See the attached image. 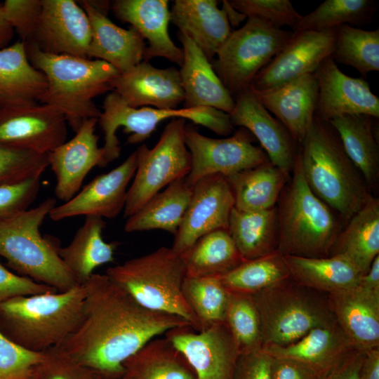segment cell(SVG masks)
I'll return each mask as SVG.
<instances>
[{"mask_svg": "<svg viewBox=\"0 0 379 379\" xmlns=\"http://www.w3.org/2000/svg\"><path fill=\"white\" fill-rule=\"evenodd\" d=\"M83 285L81 320L59 347L102 379H121L124 361L147 342L191 326L178 316L143 307L106 274L93 273Z\"/></svg>", "mask_w": 379, "mask_h": 379, "instance_id": "cell-1", "label": "cell"}, {"mask_svg": "<svg viewBox=\"0 0 379 379\" xmlns=\"http://www.w3.org/2000/svg\"><path fill=\"white\" fill-rule=\"evenodd\" d=\"M31 65L45 76L47 87L39 102L58 109L76 133L86 119L99 118L93 99L112 91L119 74L109 63L88 58L49 54L25 42Z\"/></svg>", "mask_w": 379, "mask_h": 379, "instance_id": "cell-2", "label": "cell"}, {"mask_svg": "<svg viewBox=\"0 0 379 379\" xmlns=\"http://www.w3.org/2000/svg\"><path fill=\"white\" fill-rule=\"evenodd\" d=\"M296 159L303 176L321 201L349 220L371 196L332 126L314 117L299 144Z\"/></svg>", "mask_w": 379, "mask_h": 379, "instance_id": "cell-3", "label": "cell"}, {"mask_svg": "<svg viewBox=\"0 0 379 379\" xmlns=\"http://www.w3.org/2000/svg\"><path fill=\"white\" fill-rule=\"evenodd\" d=\"M83 284L65 291L21 295L0 302V331L18 345L42 352L59 346L82 315Z\"/></svg>", "mask_w": 379, "mask_h": 379, "instance_id": "cell-4", "label": "cell"}, {"mask_svg": "<svg viewBox=\"0 0 379 379\" xmlns=\"http://www.w3.org/2000/svg\"><path fill=\"white\" fill-rule=\"evenodd\" d=\"M56 200L46 199L36 207L0 221V256L20 275L65 291L77 280L58 254V239L42 237L39 228L55 206Z\"/></svg>", "mask_w": 379, "mask_h": 379, "instance_id": "cell-5", "label": "cell"}, {"mask_svg": "<svg viewBox=\"0 0 379 379\" xmlns=\"http://www.w3.org/2000/svg\"><path fill=\"white\" fill-rule=\"evenodd\" d=\"M143 307L178 316L200 331L199 321L186 302L182 284L186 269L171 248L154 251L109 267L105 273Z\"/></svg>", "mask_w": 379, "mask_h": 379, "instance_id": "cell-6", "label": "cell"}, {"mask_svg": "<svg viewBox=\"0 0 379 379\" xmlns=\"http://www.w3.org/2000/svg\"><path fill=\"white\" fill-rule=\"evenodd\" d=\"M293 176L277 211L278 250L281 255L326 257L338 236L331 208L308 186L296 159Z\"/></svg>", "mask_w": 379, "mask_h": 379, "instance_id": "cell-7", "label": "cell"}, {"mask_svg": "<svg viewBox=\"0 0 379 379\" xmlns=\"http://www.w3.org/2000/svg\"><path fill=\"white\" fill-rule=\"evenodd\" d=\"M181 118L201 125L217 135L227 136L234 131L228 114L211 107H183L162 109L152 107L134 108L128 105L114 91L105 96L102 111L98 119L105 143L103 167L119 158L121 152L119 140L116 135L119 127L129 135L128 144L141 143L152 134L161 121Z\"/></svg>", "mask_w": 379, "mask_h": 379, "instance_id": "cell-8", "label": "cell"}, {"mask_svg": "<svg viewBox=\"0 0 379 379\" xmlns=\"http://www.w3.org/2000/svg\"><path fill=\"white\" fill-rule=\"evenodd\" d=\"M284 283L251 295L260 317L262 347L287 345L314 328L338 324L328 303Z\"/></svg>", "mask_w": 379, "mask_h": 379, "instance_id": "cell-9", "label": "cell"}, {"mask_svg": "<svg viewBox=\"0 0 379 379\" xmlns=\"http://www.w3.org/2000/svg\"><path fill=\"white\" fill-rule=\"evenodd\" d=\"M293 32L276 28L253 18L232 31L220 46L212 66L230 93L234 97L250 88L257 74L286 46Z\"/></svg>", "mask_w": 379, "mask_h": 379, "instance_id": "cell-10", "label": "cell"}, {"mask_svg": "<svg viewBox=\"0 0 379 379\" xmlns=\"http://www.w3.org/2000/svg\"><path fill=\"white\" fill-rule=\"evenodd\" d=\"M185 119H172L152 148L142 144L135 151L137 167L127 191L124 218L137 212L169 184L189 174L192 160L185 142Z\"/></svg>", "mask_w": 379, "mask_h": 379, "instance_id": "cell-11", "label": "cell"}, {"mask_svg": "<svg viewBox=\"0 0 379 379\" xmlns=\"http://www.w3.org/2000/svg\"><path fill=\"white\" fill-rule=\"evenodd\" d=\"M253 138L241 127L230 137L213 138L200 133L192 124H186L185 142L192 160L186 182L192 187L205 176L228 177L270 161L264 150L253 145Z\"/></svg>", "mask_w": 379, "mask_h": 379, "instance_id": "cell-12", "label": "cell"}, {"mask_svg": "<svg viewBox=\"0 0 379 379\" xmlns=\"http://www.w3.org/2000/svg\"><path fill=\"white\" fill-rule=\"evenodd\" d=\"M67 124L46 104L0 108V145L48 154L66 142Z\"/></svg>", "mask_w": 379, "mask_h": 379, "instance_id": "cell-13", "label": "cell"}, {"mask_svg": "<svg viewBox=\"0 0 379 379\" xmlns=\"http://www.w3.org/2000/svg\"><path fill=\"white\" fill-rule=\"evenodd\" d=\"M234 207L233 193L226 177L214 174L201 178L192 186L190 202L171 248L180 255L202 236L228 230Z\"/></svg>", "mask_w": 379, "mask_h": 379, "instance_id": "cell-14", "label": "cell"}, {"mask_svg": "<svg viewBox=\"0 0 379 379\" xmlns=\"http://www.w3.org/2000/svg\"><path fill=\"white\" fill-rule=\"evenodd\" d=\"M336 28L293 32L286 46L254 77L250 88L261 92L307 74H314L331 55Z\"/></svg>", "mask_w": 379, "mask_h": 379, "instance_id": "cell-15", "label": "cell"}, {"mask_svg": "<svg viewBox=\"0 0 379 379\" xmlns=\"http://www.w3.org/2000/svg\"><path fill=\"white\" fill-rule=\"evenodd\" d=\"M164 335L185 356L197 379H232L239 354L225 322L202 331L175 327Z\"/></svg>", "mask_w": 379, "mask_h": 379, "instance_id": "cell-16", "label": "cell"}, {"mask_svg": "<svg viewBox=\"0 0 379 379\" xmlns=\"http://www.w3.org/2000/svg\"><path fill=\"white\" fill-rule=\"evenodd\" d=\"M91 24L73 0H42L40 18L30 41L42 52L88 58ZM26 42V41H25Z\"/></svg>", "mask_w": 379, "mask_h": 379, "instance_id": "cell-17", "label": "cell"}, {"mask_svg": "<svg viewBox=\"0 0 379 379\" xmlns=\"http://www.w3.org/2000/svg\"><path fill=\"white\" fill-rule=\"evenodd\" d=\"M136 167L134 151L118 166L93 178L71 199L54 206L48 216L55 221L79 215L116 218L124 209Z\"/></svg>", "mask_w": 379, "mask_h": 379, "instance_id": "cell-18", "label": "cell"}, {"mask_svg": "<svg viewBox=\"0 0 379 379\" xmlns=\"http://www.w3.org/2000/svg\"><path fill=\"white\" fill-rule=\"evenodd\" d=\"M318 84L314 117L329 121L345 114L379 117V98L361 78L343 73L331 56L326 58L314 73Z\"/></svg>", "mask_w": 379, "mask_h": 379, "instance_id": "cell-19", "label": "cell"}, {"mask_svg": "<svg viewBox=\"0 0 379 379\" xmlns=\"http://www.w3.org/2000/svg\"><path fill=\"white\" fill-rule=\"evenodd\" d=\"M98 119L85 120L75 135L48 154L56 178L55 194L65 202L80 190L84 180L95 166L103 167L104 149L95 134Z\"/></svg>", "mask_w": 379, "mask_h": 379, "instance_id": "cell-20", "label": "cell"}, {"mask_svg": "<svg viewBox=\"0 0 379 379\" xmlns=\"http://www.w3.org/2000/svg\"><path fill=\"white\" fill-rule=\"evenodd\" d=\"M234 98V107L229 114L233 126L248 130L259 141L272 164L287 173L291 171L298 143L285 126L271 115L250 88Z\"/></svg>", "mask_w": 379, "mask_h": 379, "instance_id": "cell-21", "label": "cell"}, {"mask_svg": "<svg viewBox=\"0 0 379 379\" xmlns=\"http://www.w3.org/2000/svg\"><path fill=\"white\" fill-rule=\"evenodd\" d=\"M112 91L129 106L162 109H178L184 102L179 69L175 67L157 68L142 60L112 82Z\"/></svg>", "mask_w": 379, "mask_h": 379, "instance_id": "cell-22", "label": "cell"}, {"mask_svg": "<svg viewBox=\"0 0 379 379\" xmlns=\"http://www.w3.org/2000/svg\"><path fill=\"white\" fill-rule=\"evenodd\" d=\"M112 11L116 18L128 23L148 42L143 60L161 57L181 66L182 48L168 34L171 12L166 0H115Z\"/></svg>", "mask_w": 379, "mask_h": 379, "instance_id": "cell-23", "label": "cell"}, {"mask_svg": "<svg viewBox=\"0 0 379 379\" xmlns=\"http://www.w3.org/2000/svg\"><path fill=\"white\" fill-rule=\"evenodd\" d=\"M178 38L183 53L180 76L184 91V107H211L230 114L234 97L215 73L211 62L186 34Z\"/></svg>", "mask_w": 379, "mask_h": 379, "instance_id": "cell-24", "label": "cell"}, {"mask_svg": "<svg viewBox=\"0 0 379 379\" xmlns=\"http://www.w3.org/2000/svg\"><path fill=\"white\" fill-rule=\"evenodd\" d=\"M254 93L293 139L298 144L301 142L314 119L318 97L314 74H304L274 88Z\"/></svg>", "mask_w": 379, "mask_h": 379, "instance_id": "cell-25", "label": "cell"}, {"mask_svg": "<svg viewBox=\"0 0 379 379\" xmlns=\"http://www.w3.org/2000/svg\"><path fill=\"white\" fill-rule=\"evenodd\" d=\"M328 306L356 349L366 352L379 345V292L360 285L331 293Z\"/></svg>", "mask_w": 379, "mask_h": 379, "instance_id": "cell-26", "label": "cell"}, {"mask_svg": "<svg viewBox=\"0 0 379 379\" xmlns=\"http://www.w3.org/2000/svg\"><path fill=\"white\" fill-rule=\"evenodd\" d=\"M77 3L87 14L91 28V39L87 55L105 61L119 73H124L143 60L145 39L133 27L117 26L107 16L92 8L86 0Z\"/></svg>", "mask_w": 379, "mask_h": 379, "instance_id": "cell-27", "label": "cell"}, {"mask_svg": "<svg viewBox=\"0 0 379 379\" xmlns=\"http://www.w3.org/2000/svg\"><path fill=\"white\" fill-rule=\"evenodd\" d=\"M215 0H175L171 20L180 32L186 34L212 62L232 32L224 9Z\"/></svg>", "mask_w": 379, "mask_h": 379, "instance_id": "cell-28", "label": "cell"}, {"mask_svg": "<svg viewBox=\"0 0 379 379\" xmlns=\"http://www.w3.org/2000/svg\"><path fill=\"white\" fill-rule=\"evenodd\" d=\"M46 87L45 76L28 59L24 41L0 49V108L36 104Z\"/></svg>", "mask_w": 379, "mask_h": 379, "instance_id": "cell-29", "label": "cell"}, {"mask_svg": "<svg viewBox=\"0 0 379 379\" xmlns=\"http://www.w3.org/2000/svg\"><path fill=\"white\" fill-rule=\"evenodd\" d=\"M282 258L291 277L298 284L329 294L356 287L363 276L350 261L339 255L330 257L282 255Z\"/></svg>", "mask_w": 379, "mask_h": 379, "instance_id": "cell-30", "label": "cell"}, {"mask_svg": "<svg viewBox=\"0 0 379 379\" xmlns=\"http://www.w3.org/2000/svg\"><path fill=\"white\" fill-rule=\"evenodd\" d=\"M105 225L102 218L86 216L71 242L58 248L60 258L79 284H84L97 267L114 260V252L119 243L104 241L102 231Z\"/></svg>", "mask_w": 379, "mask_h": 379, "instance_id": "cell-31", "label": "cell"}, {"mask_svg": "<svg viewBox=\"0 0 379 379\" xmlns=\"http://www.w3.org/2000/svg\"><path fill=\"white\" fill-rule=\"evenodd\" d=\"M332 255L350 261L364 275L379 255V201L369 197L339 234Z\"/></svg>", "mask_w": 379, "mask_h": 379, "instance_id": "cell-32", "label": "cell"}, {"mask_svg": "<svg viewBox=\"0 0 379 379\" xmlns=\"http://www.w3.org/2000/svg\"><path fill=\"white\" fill-rule=\"evenodd\" d=\"M192 194L185 178L178 179L148 200L127 218V232L161 230L175 235L179 229Z\"/></svg>", "mask_w": 379, "mask_h": 379, "instance_id": "cell-33", "label": "cell"}, {"mask_svg": "<svg viewBox=\"0 0 379 379\" xmlns=\"http://www.w3.org/2000/svg\"><path fill=\"white\" fill-rule=\"evenodd\" d=\"M262 348L272 358L296 360L323 371L355 347L336 324L314 328L287 345H265Z\"/></svg>", "mask_w": 379, "mask_h": 379, "instance_id": "cell-34", "label": "cell"}, {"mask_svg": "<svg viewBox=\"0 0 379 379\" xmlns=\"http://www.w3.org/2000/svg\"><path fill=\"white\" fill-rule=\"evenodd\" d=\"M123 366L121 379H197L187 359L166 337L147 342Z\"/></svg>", "mask_w": 379, "mask_h": 379, "instance_id": "cell-35", "label": "cell"}, {"mask_svg": "<svg viewBox=\"0 0 379 379\" xmlns=\"http://www.w3.org/2000/svg\"><path fill=\"white\" fill-rule=\"evenodd\" d=\"M288 175L268 161L226 177L233 193L234 208L255 211L274 207Z\"/></svg>", "mask_w": 379, "mask_h": 379, "instance_id": "cell-36", "label": "cell"}, {"mask_svg": "<svg viewBox=\"0 0 379 379\" xmlns=\"http://www.w3.org/2000/svg\"><path fill=\"white\" fill-rule=\"evenodd\" d=\"M373 118L365 114H345L328 121L336 131L346 154L369 185L376 182L379 174V152Z\"/></svg>", "mask_w": 379, "mask_h": 379, "instance_id": "cell-37", "label": "cell"}, {"mask_svg": "<svg viewBox=\"0 0 379 379\" xmlns=\"http://www.w3.org/2000/svg\"><path fill=\"white\" fill-rule=\"evenodd\" d=\"M228 232L244 261L268 255L275 251L278 240L277 210L244 211L234 207Z\"/></svg>", "mask_w": 379, "mask_h": 379, "instance_id": "cell-38", "label": "cell"}, {"mask_svg": "<svg viewBox=\"0 0 379 379\" xmlns=\"http://www.w3.org/2000/svg\"><path fill=\"white\" fill-rule=\"evenodd\" d=\"M186 275L192 277H221L242 262L228 230H217L200 237L180 254Z\"/></svg>", "mask_w": 379, "mask_h": 379, "instance_id": "cell-39", "label": "cell"}, {"mask_svg": "<svg viewBox=\"0 0 379 379\" xmlns=\"http://www.w3.org/2000/svg\"><path fill=\"white\" fill-rule=\"evenodd\" d=\"M291 277L282 255L275 251L265 256L242 262L220 277L230 293L253 295L284 283Z\"/></svg>", "mask_w": 379, "mask_h": 379, "instance_id": "cell-40", "label": "cell"}, {"mask_svg": "<svg viewBox=\"0 0 379 379\" xmlns=\"http://www.w3.org/2000/svg\"><path fill=\"white\" fill-rule=\"evenodd\" d=\"M335 63L350 66L366 77L379 71V30H364L350 25L336 27L331 53Z\"/></svg>", "mask_w": 379, "mask_h": 379, "instance_id": "cell-41", "label": "cell"}, {"mask_svg": "<svg viewBox=\"0 0 379 379\" xmlns=\"http://www.w3.org/2000/svg\"><path fill=\"white\" fill-rule=\"evenodd\" d=\"M378 8L372 0H326L313 11L301 15L293 32L324 31L343 25L370 23Z\"/></svg>", "mask_w": 379, "mask_h": 379, "instance_id": "cell-42", "label": "cell"}, {"mask_svg": "<svg viewBox=\"0 0 379 379\" xmlns=\"http://www.w3.org/2000/svg\"><path fill=\"white\" fill-rule=\"evenodd\" d=\"M182 294L202 331L212 325L224 323L230 299V292L220 277H192L186 276Z\"/></svg>", "mask_w": 379, "mask_h": 379, "instance_id": "cell-43", "label": "cell"}, {"mask_svg": "<svg viewBox=\"0 0 379 379\" xmlns=\"http://www.w3.org/2000/svg\"><path fill=\"white\" fill-rule=\"evenodd\" d=\"M225 323L239 355L262 348L260 317L251 295L230 292Z\"/></svg>", "mask_w": 379, "mask_h": 379, "instance_id": "cell-44", "label": "cell"}, {"mask_svg": "<svg viewBox=\"0 0 379 379\" xmlns=\"http://www.w3.org/2000/svg\"><path fill=\"white\" fill-rule=\"evenodd\" d=\"M48 166V154L0 145V185L41 177Z\"/></svg>", "mask_w": 379, "mask_h": 379, "instance_id": "cell-45", "label": "cell"}, {"mask_svg": "<svg viewBox=\"0 0 379 379\" xmlns=\"http://www.w3.org/2000/svg\"><path fill=\"white\" fill-rule=\"evenodd\" d=\"M229 2L247 18L260 19L279 29L283 26L292 29L301 17L288 0H231Z\"/></svg>", "mask_w": 379, "mask_h": 379, "instance_id": "cell-46", "label": "cell"}, {"mask_svg": "<svg viewBox=\"0 0 379 379\" xmlns=\"http://www.w3.org/2000/svg\"><path fill=\"white\" fill-rule=\"evenodd\" d=\"M44 352L27 350L0 331V379H31Z\"/></svg>", "mask_w": 379, "mask_h": 379, "instance_id": "cell-47", "label": "cell"}, {"mask_svg": "<svg viewBox=\"0 0 379 379\" xmlns=\"http://www.w3.org/2000/svg\"><path fill=\"white\" fill-rule=\"evenodd\" d=\"M36 365L31 379H102L73 360L59 346L48 349Z\"/></svg>", "mask_w": 379, "mask_h": 379, "instance_id": "cell-48", "label": "cell"}, {"mask_svg": "<svg viewBox=\"0 0 379 379\" xmlns=\"http://www.w3.org/2000/svg\"><path fill=\"white\" fill-rule=\"evenodd\" d=\"M1 4L4 19L20 40L30 41L40 18L42 0H6Z\"/></svg>", "mask_w": 379, "mask_h": 379, "instance_id": "cell-49", "label": "cell"}, {"mask_svg": "<svg viewBox=\"0 0 379 379\" xmlns=\"http://www.w3.org/2000/svg\"><path fill=\"white\" fill-rule=\"evenodd\" d=\"M40 178L0 185V221L27 210L37 197Z\"/></svg>", "mask_w": 379, "mask_h": 379, "instance_id": "cell-50", "label": "cell"}, {"mask_svg": "<svg viewBox=\"0 0 379 379\" xmlns=\"http://www.w3.org/2000/svg\"><path fill=\"white\" fill-rule=\"evenodd\" d=\"M58 291L48 285L16 274L6 268L0 259V302L16 296Z\"/></svg>", "mask_w": 379, "mask_h": 379, "instance_id": "cell-51", "label": "cell"}, {"mask_svg": "<svg viewBox=\"0 0 379 379\" xmlns=\"http://www.w3.org/2000/svg\"><path fill=\"white\" fill-rule=\"evenodd\" d=\"M272 357L262 348L239 355L232 379H271Z\"/></svg>", "mask_w": 379, "mask_h": 379, "instance_id": "cell-52", "label": "cell"}, {"mask_svg": "<svg viewBox=\"0 0 379 379\" xmlns=\"http://www.w3.org/2000/svg\"><path fill=\"white\" fill-rule=\"evenodd\" d=\"M366 352L352 348L335 363L323 370L318 379H361V366Z\"/></svg>", "mask_w": 379, "mask_h": 379, "instance_id": "cell-53", "label": "cell"}, {"mask_svg": "<svg viewBox=\"0 0 379 379\" xmlns=\"http://www.w3.org/2000/svg\"><path fill=\"white\" fill-rule=\"evenodd\" d=\"M321 371L299 361L272 357L271 379H318Z\"/></svg>", "mask_w": 379, "mask_h": 379, "instance_id": "cell-54", "label": "cell"}, {"mask_svg": "<svg viewBox=\"0 0 379 379\" xmlns=\"http://www.w3.org/2000/svg\"><path fill=\"white\" fill-rule=\"evenodd\" d=\"M361 379H379V348L366 352L361 371Z\"/></svg>", "mask_w": 379, "mask_h": 379, "instance_id": "cell-55", "label": "cell"}, {"mask_svg": "<svg viewBox=\"0 0 379 379\" xmlns=\"http://www.w3.org/2000/svg\"><path fill=\"white\" fill-rule=\"evenodd\" d=\"M359 285L370 291L379 292V255L373 260L367 273L361 277Z\"/></svg>", "mask_w": 379, "mask_h": 379, "instance_id": "cell-56", "label": "cell"}, {"mask_svg": "<svg viewBox=\"0 0 379 379\" xmlns=\"http://www.w3.org/2000/svg\"><path fill=\"white\" fill-rule=\"evenodd\" d=\"M14 30L6 21L1 11L0 4V49L8 46L14 35Z\"/></svg>", "mask_w": 379, "mask_h": 379, "instance_id": "cell-57", "label": "cell"}, {"mask_svg": "<svg viewBox=\"0 0 379 379\" xmlns=\"http://www.w3.org/2000/svg\"><path fill=\"white\" fill-rule=\"evenodd\" d=\"M222 8L226 13L230 27H237L247 18L246 15L236 10L229 1L223 0Z\"/></svg>", "mask_w": 379, "mask_h": 379, "instance_id": "cell-58", "label": "cell"}, {"mask_svg": "<svg viewBox=\"0 0 379 379\" xmlns=\"http://www.w3.org/2000/svg\"><path fill=\"white\" fill-rule=\"evenodd\" d=\"M86 1L95 11L106 16L112 7V2L109 1L86 0Z\"/></svg>", "mask_w": 379, "mask_h": 379, "instance_id": "cell-59", "label": "cell"}]
</instances>
